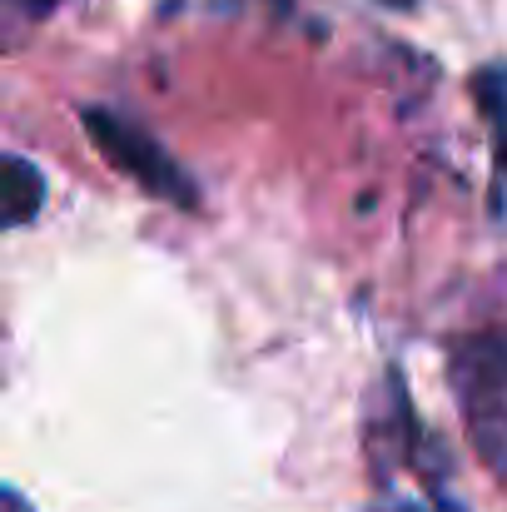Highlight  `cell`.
I'll return each mask as SVG.
<instances>
[{"label":"cell","instance_id":"5b68a950","mask_svg":"<svg viewBox=\"0 0 507 512\" xmlns=\"http://www.w3.org/2000/svg\"><path fill=\"white\" fill-rule=\"evenodd\" d=\"M60 0H0V50H20Z\"/></svg>","mask_w":507,"mask_h":512},{"label":"cell","instance_id":"6da1fadb","mask_svg":"<svg viewBox=\"0 0 507 512\" xmlns=\"http://www.w3.org/2000/svg\"><path fill=\"white\" fill-rule=\"evenodd\" d=\"M453 398L468 423V443L483 468L507 488V329H483L453 343L448 353Z\"/></svg>","mask_w":507,"mask_h":512},{"label":"cell","instance_id":"277c9868","mask_svg":"<svg viewBox=\"0 0 507 512\" xmlns=\"http://www.w3.org/2000/svg\"><path fill=\"white\" fill-rule=\"evenodd\" d=\"M473 95H478V105H483V115H488V125H493V140H498V165L507 170V70H483L478 80H473Z\"/></svg>","mask_w":507,"mask_h":512},{"label":"cell","instance_id":"7a4b0ae2","mask_svg":"<svg viewBox=\"0 0 507 512\" xmlns=\"http://www.w3.org/2000/svg\"><path fill=\"white\" fill-rule=\"evenodd\" d=\"M80 125L90 130L95 150L120 174H130L145 194L165 199L174 209H199V184L189 179V170L169 155L145 125H135L130 115L105 110V105H85V110H80Z\"/></svg>","mask_w":507,"mask_h":512},{"label":"cell","instance_id":"3957f363","mask_svg":"<svg viewBox=\"0 0 507 512\" xmlns=\"http://www.w3.org/2000/svg\"><path fill=\"white\" fill-rule=\"evenodd\" d=\"M45 204V179L30 160L0 155V229H20L40 214Z\"/></svg>","mask_w":507,"mask_h":512},{"label":"cell","instance_id":"8992f818","mask_svg":"<svg viewBox=\"0 0 507 512\" xmlns=\"http://www.w3.org/2000/svg\"><path fill=\"white\" fill-rule=\"evenodd\" d=\"M0 512H35V508H30L15 488H5V483H0Z\"/></svg>","mask_w":507,"mask_h":512},{"label":"cell","instance_id":"52a82bcc","mask_svg":"<svg viewBox=\"0 0 507 512\" xmlns=\"http://www.w3.org/2000/svg\"><path fill=\"white\" fill-rule=\"evenodd\" d=\"M383 5H413V0H383Z\"/></svg>","mask_w":507,"mask_h":512}]
</instances>
